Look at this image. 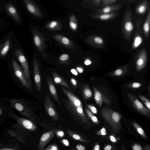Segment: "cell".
Segmentation results:
<instances>
[{
	"label": "cell",
	"mask_w": 150,
	"mask_h": 150,
	"mask_svg": "<svg viewBox=\"0 0 150 150\" xmlns=\"http://www.w3.org/2000/svg\"><path fill=\"white\" fill-rule=\"evenodd\" d=\"M149 92L150 93V86L149 87Z\"/></svg>",
	"instance_id": "obj_54"
},
{
	"label": "cell",
	"mask_w": 150,
	"mask_h": 150,
	"mask_svg": "<svg viewBox=\"0 0 150 150\" xmlns=\"http://www.w3.org/2000/svg\"><path fill=\"white\" fill-rule=\"evenodd\" d=\"M96 134L100 136H105L106 135V129L105 127H103L101 129L97 131Z\"/></svg>",
	"instance_id": "obj_30"
},
{
	"label": "cell",
	"mask_w": 150,
	"mask_h": 150,
	"mask_svg": "<svg viewBox=\"0 0 150 150\" xmlns=\"http://www.w3.org/2000/svg\"><path fill=\"white\" fill-rule=\"evenodd\" d=\"M14 150L12 149H5V150Z\"/></svg>",
	"instance_id": "obj_53"
},
{
	"label": "cell",
	"mask_w": 150,
	"mask_h": 150,
	"mask_svg": "<svg viewBox=\"0 0 150 150\" xmlns=\"http://www.w3.org/2000/svg\"><path fill=\"white\" fill-rule=\"evenodd\" d=\"M138 96L144 104L147 109L150 111V100L143 96L138 95Z\"/></svg>",
	"instance_id": "obj_26"
},
{
	"label": "cell",
	"mask_w": 150,
	"mask_h": 150,
	"mask_svg": "<svg viewBox=\"0 0 150 150\" xmlns=\"http://www.w3.org/2000/svg\"><path fill=\"white\" fill-rule=\"evenodd\" d=\"M128 66H126L122 68L116 70L114 72V74L117 76H120L125 74L127 71Z\"/></svg>",
	"instance_id": "obj_27"
},
{
	"label": "cell",
	"mask_w": 150,
	"mask_h": 150,
	"mask_svg": "<svg viewBox=\"0 0 150 150\" xmlns=\"http://www.w3.org/2000/svg\"><path fill=\"white\" fill-rule=\"evenodd\" d=\"M87 106L93 113H97V110L95 107L91 105H87Z\"/></svg>",
	"instance_id": "obj_32"
},
{
	"label": "cell",
	"mask_w": 150,
	"mask_h": 150,
	"mask_svg": "<svg viewBox=\"0 0 150 150\" xmlns=\"http://www.w3.org/2000/svg\"><path fill=\"white\" fill-rule=\"evenodd\" d=\"M147 58V52L145 49H142L137 52L135 57L136 69L137 72L141 71L145 67Z\"/></svg>",
	"instance_id": "obj_9"
},
{
	"label": "cell",
	"mask_w": 150,
	"mask_h": 150,
	"mask_svg": "<svg viewBox=\"0 0 150 150\" xmlns=\"http://www.w3.org/2000/svg\"><path fill=\"white\" fill-rule=\"evenodd\" d=\"M109 138L110 141L114 143L116 142H117V140L114 136L111 135L110 136Z\"/></svg>",
	"instance_id": "obj_43"
},
{
	"label": "cell",
	"mask_w": 150,
	"mask_h": 150,
	"mask_svg": "<svg viewBox=\"0 0 150 150\" xmlns=\"http://www.w3.org/2000/svg\"><path fill=\"white\" fill-rule=\"evenodd\" d=\"M67 132L69 135L75 140L85 143H88L90 141L89 140L85 139L79 134L70 130H67Z\"/></svg>",
	"instance_id": "obj_22"
},
{
	"label": "cell",
	"mask_w": 150,
	"mask_h": 150,
	"mask_svg": "<svg viewBox=\"0 0 150 150\" xmlns=\"http://www.w3.org/2000/svg\"><path fill=\"white\" fill-rule=\"evenodd\" d=\"M9 115L15 119L18 123L22 125L23 127L27 129L33 130L35 128L36 125L28 120L20 117L15 113H9Z\"/></svg>",
	"instance_id": "obj_16"
},
{
	"label": "cell",
	"mask_w": 150,
	"mask_h": 150,
	"mask_svg": "<svg viewBox=\"0 0 150 150\" xmlns=\"http://www.w3.org/2000/svg\"><path fill=\"white\" fill-rule=\"evenodd\" d=\"M4 108L0 106V116H1L3 115V113L4 112Z\"/></svg>",
	"instance_id": "obj_50"
},
{
	"label": "cell",
	"mask_w": 150,
	"mask_h": 150,
	"mask_svg": "<svg viewBox=\"0 0 150 150\" xmlns=\"http://www.w3.org/2000/svg\"><path fill=\"white\" fill-rule=\"evenodd\" d=\"M54 134V132L50 131L44 134L42 136L40 140L39 146H40V148L42 147V149L44 146L47 142L52 138Z\"/></svg>",
	"instance_id": "obj_19"
},
{
	"label": "cell",
	"mask_w": 150,
	"mask_h": 150,
	"mask_svg": "<svg viewBox=\"0 0 150 150\" xmlns=\"http://www.w3.org/2000/svg\"><path fill=\"white\" fill-rule=\"evenodd\" d=\"M69 58V56L68 54H61L59 57V59L61 62L65 61L67 60Z\"/></svg>",
	"instance_id": "obj_31"
},
{
	"label": "cell",
	"mask_w": 150,
	"mask_h": 150,
	"mask_svg": "<svg viewBox=\"0 0 150 150\" xmlns=\"http://www.w3.org/2000/svg\"><path fill=\"white\" fill-rule=\"evenodd\" d=\"M94 40L95 42L98 44H101L103 42L102 39L98 37H96L94 39Z\"/></svg>",
	"instance_id": "obj_36"
},
{
	"label": "cell",
	"mask_w": 150,
	"mask_h": 150,
	"mask_svg": "<svg viewBox=\"0 0 150 150\" xmlns=\"http://www.w3.org/2000/svg\"><path fill=\"white\" fill-rule=\"evenodd\" d=\"M127 96L133 107L142 114L150 117V111L146 108L133 94L129 93Z\"/></svg>",
	"instance_id": "obj_13"
},
{
	"label": "cell",
	"mask_w": 150,
	"mask_h": 150,
	"mask_svg": "<svg viewBox=\"0 0 150 150\" xmlns=\"http://www.w3.org/2000/svg\"><path fill=\"white\" fill-rule=\"evenodd\" d=\"M12 65L15 74L22 85L29 90H32V85L26 80L24 72L15 58L12 60Z\"/></svg>",
	"instance_id": "obj_6"
},
{
	"label": "cell",
	"mask_w": 150,
	"mask_h": 150,
	"mask_svg": "<svg viewBox=\"0 0 150 150\" xmlns=\"http://www.w3.org/2000/svg\"><path fill=\"white\" fill-rule=\"evenodd\" d=\"M76 70L79 73H81L83 71V69L81 67H77L76 68Z\"/></svg>",
	"instance_id": "obj_48"
},
{
	"label": "cell",
	"mask_w": 150,
	"mask_h": 150,
	"mask_svg": "<svg viewBox=\"0 0 150 150\" xmlns=\"http://www.w3.org/2000/svg\"><path fill=\"white\" fill-rule=\"evenodd\" d=\"M44 26L45 28L47 30L55 31L58 29L59 23L57 20H52L47 22Z\"/></svg>",
	"instance_id": "obj_23"
},
{
	"label": "cell",
	"mask_w": 150,
	"mask_h": 150,
	"mask_svg": "<svg viewBox=\"0 0 150 150\" xmlns=\"http://www.w3.org/2000/svg\"><path fill=\"white\" fill-rule=\"evenodd\" d=\"M132 149L133 150H142L141 146L137 144L133 145L132 147Z\"/></svg>",
	"instance_id": "obj_35"
},
{
	"label": "cell",
	"mask_w": 150,
	"mask_h": 150,
	"mask_svg": "<svg viewBox=\"0 0 150 150\" xmlns=\"http://www.w3.org/2000/svg\"><path fill=\"white\" fill-rule=\"evenodd\" d=\"M71 150H76L75 149H71Z\"/></svg>",
	"instance_id": "obj_55"
},
{
	"label": "cell",
	"mask_w": 150,
	"mask_h": 150,
	"mask_svg": "<svg viewBox=\"0 0 150 150\" xmlns=\"http://www.w3.org/2000/svg\"><path fill=\"white\" fill-rule=\"evenodd\" d=\"M124 29L126 38L130 43L134 29L132 11L130 6L126 11L124 24Z\"/></svg>",
	"instance_id": "obj_7"
},
{
	"label": "cell",
	"mask_w": 150,
	"mask_h": 150,
	"mask_svg": "<svg viewBox=\"0 0 150 150\" xmlns=\"http://www.w3.org/2000/svg\"><path fill=\"white\" fill-rule=\"evenodd\" d=\"M102 115L108 123L113 132L119 131L121 127L120 123L121 116L119 113L110 109L104 108L102 111Z\"/></svg>",
	"instance_id": "obj_3"
},
{
	"label": "cell",
	"mask_w": 150,
	"mask_h": 150,
	"mask_svg": "<svg viewBox=\"0 0 150 150\" xmlns=\"http://www.w3.org/2000/svg\"><path fill=\"white\" fill-rule=\"evenodd\" d=\"M50 92L54 100L59 105H61L60 101L58 96L56 89L54 84L50 76H48L46 78Z\"/></svg>",
	"instance_id": "obj_17"
},
{
	"label": "cell",
	"mask_w": 150,
	"mask_h": 150,
	"mask_svg": "<svg viewBox=\"0 0 150 150\" xmlns=\"http://www.w3.org/2000/svg\"><path fill=\"white\" fill-rule=\"evenodd\" d=\"M11 107L21 115L33 120L35 115L31 109L23 100L16 99H9Z\"/></svg>",
	"instance_id": "obj_4"
},
{
	"label": "cell",
	"mask_w": 150,
	"mask_h": 150,
	"mask_svg": "<svg viewBox=\"0 0 150 150\" xmlns=\"http://www.w3.org/2000/svg\"><path fill=\"white\" fill-rule=\"evenodd\" d=\"M44 105L47 114L54 120H58L59 117L58 112L48 93H46L45 95Z\"/></svg>",
	"instance_id": "obj_8"
},
{
	"label": "cell",
	"mask_w": 150,
	"mask_h": 150,
	"mask_svg": "<svg viewBox=\"0 0 150 150\" xmlns=\"http://www.w3.org/2000/svg\"><path fill=\"white\" fill-rule=\"evenodd\" d=\"M132 125L137 130L138 133L143 137L146 138L147 137L144 130L142 127L136 122H132Z\"/></svg>",
	"instance_id": "obj_25"
},
{
	"label": "cell",
	"mask_w": 150,
	"mask_h": 150,
	"mask_svg": "<svg viewBox=\"0 0 150 150\" xmlns=\"http://www.w3.org/2000/svg\"><path fill=\"white\" fill-rule=\"evenodd\" d=\"M69 26L70 28L73 30H75L77 27V24L72 21H71L69 23Z\"/></svg>",
	"instance_id": "obj_33"
},
{
	"label": "cell",
	"mask_w": 150,
	"mask_h": 150,
	"mask_svg": "<svg viewBox=\"0 0 150 150\" xmlns=\"http://www.w3.org/2000/svg\"><path fill=\"white\" fill-rule=\"evenodd\" d=\"M31 34L35 48L42 57L45 59H47L48 56L47 52V46L45 36L36 28L32 29Z\"/></svg>",
	"instance_id": "obj_1"
},
{
	"label": "cell",
	"mask_w": 150,
	"mask_h": 150,
	"mask_svg": "<svg viewBox=\"0 0 150 150\" xmlns=\"http://www.w3.org/2000/svg\"><path fill=\"white\" fill-rule=\"evenodd\" d=\"M142 24L141 20L138 18L136 21V29L132 45V48L133 49L137 48L142 43L143 39L142 36Z\"/></svg>",
	"instance_id": "obj_11"
},
{
	"label": "cell",
	"mask_w": 150,
	"mask_h": 150,
	"mask_svg": "<svg viewBox=\"0 0 150 150\" xmlns=\"http://www.w3.org/2000/svg\"><path fill=\"white\" fill-rule=\"evenodd\" d=\"M110 17V15L109 14H103L101 15L100 18L102 20H106Z\"/></svg>",
	"instance_id": "obj_40"
},
{
	"label": "cell",
	"mask_w": 150,
	"mask_h": 150,
	"mask_svg": "<svg viewBox=\"0 0 150 150\" xmlns=\"http://www.w3.org/2000/svg\"><path fill=\"white\" fill-rule=\"evenodd\" d=\"M12 38L9 36L1 43L0 46V57L4 58L8 55L12 47Z\"/></svg>",
	"instance_id": "obj_15"
},
{
	"label": "cell",
	"mask_w": 150,
	"mask_h": 150,
	"mask_svg": "<svg viewBox=\"0 0 150 150\" xmlns=\"http://www.w3.org/2000/svg\"><path fill=\"white\" fill-rule=\"evenodd\" d=\"M64 93L67 96L69 103L74 107V109L77 115L84 122L90 125V123L88 120L83 111V106L80 100L72 93L64 87H61Z\"/></svg>",
	"instance_id": "obj_2"
},
{
	"label": "cell",
	"mask_w": 150,
	"mask_h": 150,
	"mask_svg": "<svg viewBox=\"0 0 150 150\" xmlns=\"http://www.w3.org/2000/svg\"><path fill=\"white\" fill-rule=\"evenodd\" d=\"M57 134L58 136L60 137H62L64 135V132L62 131H59L57 132Z\"/></svg>",
	"instance_id": "obj_44"
},
{
	"label": "cell",
	"mask_w": 150,
	"mask_h": 150,
	"mask_svg": "<svg viewBox=\"0 0 150 150\" xmlns=\"http://www.w3.org/2000/svg\"><path fill=\"white\" fill-rule=\"evenodd\" d=\"M76 148L78 150H85L86 149V147L84 146L81 144L77 145L76 146Z\"/></svg>",
	"instance_id": "obj_39"
},
{
	"label": "cell",
	"mask_w": 150,
	"mask_h": 150,
	"mask_svg": "<svg viewBox=\"0 0 150 150\" xmlns=\"http://www.w3.org/2000/svg\"><path fill=\"white\" fill-rule=\"evenodd\" d=\"M62 142L65 146H69V142L67 140L65 139H63L62 140Z\"/></svg>",
	"instance_id": "obj_42"
},
{
	"label": "cell",
	"mask_w": 150,
	"mask_h": 150,
	"mask_svg": "<svg viewBox=\"0 0 150 150\" xmlns=\"http://www.w3.org/2000/svg\"><path fill=\"white\" fill-rule=\"evenodd\" d=\"M91 120L94 123L96 124H99V122L97 118L94 115L91 117Z\"/></svg>",
	"instance_id": "obj_38"
},
{
	"label": "cell",
	"mask_w": 150,
	"mask_h": 150,
	"mask_svg": "<svg viewBox=\"0 0 150 150\" xmlns=\"http://www.w3.org/2000/svg\"><path fill=\"white\" fill-rule=\"evenodd\" d=\"M110 10V8L109 7H106L103 9V12L105 13L109 12Z\"/></svg>",
	"instance_id": "obj_45"
},
{
	"label": "cell",
	"mask_w": 150,
	"mask_h": 150,
	"mask_svg": "<svg viewBox=\"0 0 150 150\" xmlns=\"http://www.w3.org/2000/svg\"><path fill=\"white\" fill-rule=\"evenodd\" d=\"M71 71L73 74L77 76L78 75L77 71L74 69H71Z\"/></svg>",
	"instance_id": "obj_47"
},
{
	"label": "cell",
	"mask_w": 150,
	"mask_h": 150,
	"mask_svg": "<svg viewBox=\"0 0 150 150\" xmlns=\"http://www.w3.org/2000/svg\"><path fill=\"white\" fill-rule=\"evenodd\" d=\"M142 86V83L137 82H134L127 84L126 85V87L132 89H138L141 87Z\"/></svg>",
	"instance_id": "obj_28"
},
{
	"label": "cell",
	"mask_w": 150,
	"mask_h": 150,
	"mask_svg": "<svg viewBox=\"0 0 150 150\" xmlns=\"http://www.w3.org/2000/svg\"><path fill=\"white\" fill-rule=\"evenodd\" d=\"M112 148V146L110 145H108L105 147L104 150H111Z\"/></svg>",
	"instance_id": "obj_46"
},
{
	"label": "cell",
	"mask_w": 150,
	"mask_h": 150,
	"mask_svg": "<svg viewBox=\"0 0 150 150\" xmlns=\"http://www.w3.org/2000/svg\"><path fill=\"white\" fill-rule=\"evenodd\" d=\"M91 63V61L89 60H86L84 62V64L86 65L90 64Z\"/></svg>",
	"instance_id": "obj_51"
},
{
	"label": "cell",
	"mask_w": 150,
	"mask_h": 150,
	"mask_svg": "<svg viewBox=\"0 0 150 150\" xmlns=\"http://www.w3.org/2000/svg\"><path fill=\"white\" fill-rule=\"evenodd\" d=\"M83 94L85 97L90 98L92 96V92L88 88H85L83 91Z\"/></svg>",
	"instance_id": "obj_29"
},
{
	"label": "cell",
	"mask_w": 150,
	"mask_h": 150,
	"mask_svg": "<svg viewBox=\"0 0 150 150\" xmlns=\"http://www.w3.org/2000/svg\"><path fill=\"white\" fill-rule=\"evenodd\" d=\"M33 68L34 79L36 89L39 92L41 91V78L40 66L38 59L34 53Z\"/></svg>",
	"instance_id": "obj_12"
},
{
	"label": "cell",
	"mask_w": 150,
	"mask_h": 150,
	"mask_svg": "<svg viewBox=\"0 0 150 150\" xmlns=\"http://www.w3.org/2000/svg\"><path fill=\"white\" fill-rule=\"evenodd\" d=\"M5 10L8 15L16 23H21V18L18 10L15 4L8 2L4 5Z\"/></svg>",
	"instance_id": "obj_10"
},
{
	"label": "cell",
	"mask_w": 150,
	"mask_h": 150,
	"mask_svg": "<svg viewBox=\"0 0 150 150\" xmlns=\"http://www.w3.org/2000/svg\"><path fill=\"white\" fill-rule=\"evenodd\" d=\"M71 81L73 85H76V81L73 78H71Z\"/></svg>",
	"instance_id": "obj_49"
},
{
	"label": "cell",
	"mask_w": 150,
	"mask_h": 150,
	"mask_svg": "<svg viewBox=\"0 0 150 150\" xmlns=\"http://www.w3.org/2000/svg\"><path fill=\"white\" fill-rule=\"evenodd\" d=\"M52 75L54 81L55 83L63 86L69 89H70V87L67 82L57 73L54 71L52 73Z\"/></svg>",
	"instance_id": "obj_20"
},
{
	"label": "cell",
	"mask_w": 150,
	"mask_h": 150,
	"mask_svg": "<svg viewBox=\"0 0 150 150\" xmlns=\"http://www.w3.org/2000/svg\"><path fill=\"white\" fill-rule=\"evenodd\" d=\"M142 29L145 37L148 39L150 32V8L143 25Z\"/></svg>",
	"instance_id": "obj_18"
},
{
	"label": "cell",
	"mask_w": 150,
	"mask_h": 150,
	"mask_svg": "<svg viewBox=\"0 0 150 150\" xmlns=\"http://www.w3.org/2000/svg\"><path fill=\"white\" fill-rule=\"evenodd\" d=\"M13 54L14 56L18 60L21 65L26 80L32 85L29 64L24 53L21 48H18L15 50Z\"/></svg>",
	"instance_id": "obj_5"
},
{
	"label": "cell",
	"mask_w": 150,
	"mask_h": 150,
	"mask_svg": "<svg viewBox=\"0 0 150 150\" xmlns=\"http://www.w3.org/2000/svg\"><path fill=\"white\" fill-rule=\"evenodd\" d=\"M144 150H150V146H147L144 148Z\"/></svg>",
	"instance_id": "obj_52"
},
{
	"label": "cell",
	"mask_w": 150,
	"mask_h": 150,
	"mask_svg": "<svg viewBox=\"0 0 150 150\" xmlns=\"http://www.w3.org/2000/svg\"><path fill=\"white\" fill-rule=\"evenodd\" d=\"M45 150H58V148L56 145H50Z\"/></svg>",
	"instance_id": "obj_34"
},
{
	"label": "cell",
	"mask_w": 150,
	"mask_h": 150,
	"mask_svg": "<svg viewBox=\"0 0 150 150\" xmlns=\"http://www.w3.org/2000/svg\"><path fill=\"white\" fill-rule=\"evenodd\" d=\"M94 99L95 101L99 106L102 105L103 100L102 95L100 92L95 88H94Z\"/></svg>",
	"instance_id": "obj_24"
},
{
	"label": "cell",
	"mask_w": 150,
	"mask_h": 150,
	"mask_svg": "<svg viewBox=\"0 0 150 150\" xmlns=\"http://www.w3.org/2000/svg\"><path fill=\"white\" fill-rule=\"evenodd\" d=\"M93 150H100V146L98 142L95 144L93 147Z\"/></svg>",
	"instance_id": "obj_41"
},
{
	"label": "cell",
	"mask_w": 150,
	"mask_h": 150,
	"mask_svg": "<svg viewBox=\"0 0 150 150\" xmlns=\"http://www.w3.org/2000/svg\"><path fill=\"white\" fill-rule=\"evenodd\" d=\"M85 110L87 115L91 120L92 117L94 115V114L87 108H86Z\"/></svg>",
	"instance_id": "obj_37"
},
{
	"label": "cell",
	"mask_w": 150,
	"mask_h": 150,
	"mask_svg": "<svg viewBox=\"0 0 150 150\" xmlns=\"http://www.w3.org/2000/svg\"><path fill=\"white\" fill-rule=\"evenodd\" d=\"M23 2L26 9L30 14L38 18L42 17L43 13L42 10L33 1L23 0Z\"/></svg>",
	"instance_id": "obj_14"
},
{
	"label": "cell",
	"mask_w": 150,
	"mask_h": 150,
	"mask_svg": "<svg viewBox=\"0 0 150 150\" xmlns=\"http://www.w3.org/2000/svg\"><path fill=\"white\" fill-rule=\"evenodd\" d=\"M148 6V1L146 0L142 1L137 6L136 10V12L139 14H143L146 11Z\"/></svg>",
	"instance_id": "obj_21"
}]
</instances>
